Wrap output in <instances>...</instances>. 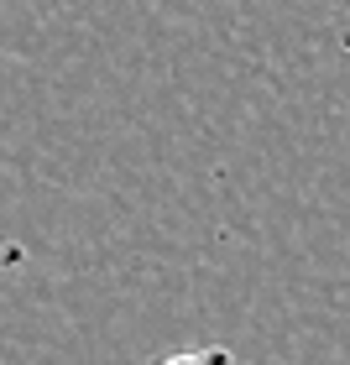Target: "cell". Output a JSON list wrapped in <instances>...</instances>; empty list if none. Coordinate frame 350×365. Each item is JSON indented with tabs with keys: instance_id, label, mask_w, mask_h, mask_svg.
Returning a JSON list of instances; mask_svg holds the SVG:
<instances>
[{
	"instance_id": "cell-1",
	"label": "cell",
	"mask_w": 350,
	"mask_h": 365,
	"mask_svg": "<svg viewBox=\"0 0 350 365\" xmlns=\"http://www.w3.org/2000/svg\"><path fill=\"white\" fill-rule=\"evenodd\" d=\"M162 365H241V360L230 355L225 344H204V350H178V355H168Z\"/></svg>"
}]
</instances>
